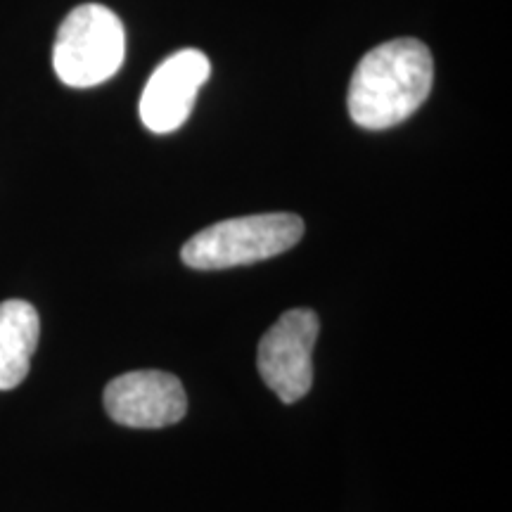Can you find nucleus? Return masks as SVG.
I'll return each instance as SVG.
<instances>
[{
    "instance_id": "f257e3e1",
    "label": "nucleus",
    "mask_w": 512,
    "mask_h": 512,
    "mask_svg": "<svg viewBox=\"0 0 512 512\" xmlns=\"http://www.w3.org/2000/svg\"><path fill=\"white\" fill-rule=\"evenodd\" d=\"M432 53L418 38H394L363 55L349 83V114L368 131L406 121L432 91Z\"/></svg>"
},
{
    "instance_id": "f03ea898",
    "label": "nucleus",
    "mask_w": 512,
    "mask_h": 512,
    "mask_svg": "<svg viewBox=\"0 0 512 512\" xmlns=\"http://www.w3.org/2000/svg\"><path fill=\"white\" fill-rule=\"evenodd\" d=\"M304 221L294 214H254L200 230L185 242L181 259L197 271H223L273 259L297 245Z\"/></svg>"
},
{
    "instance_id": "7ed1b4c3",
    "label": "nucleus",
    "mask_w": 512,
    "mask_h": 512,
    "mask_svg": "<svg viewBox=\"0 0 512 512\" xmlns=\"http://www.w3.org/2000/svg\"><path fill=\"white\" fill-rule=\"evenodd\" d=\"M126 31L110 8L79 5L64 17L53 48V67L62 83L91 88L112 79L124 64Z\"/></svg>"
},
{
    "instance_id": "20e7f679",
    "label": "nucleus",
    "mask_w": 512,
    "mask_h": 512,
    "mask_svg": "<svg viewBox=\"0 0 512 512\" xmlns=\"http://www.w3.org/2000/svg\"><path fill=\"white\" fill-rule=\"evenodd\" d=\"M318 330V316L311 309H290L261 337L256 366L266 387L283 403L309 394Z\"/></svg>"
},
{
    "instance_id": "39448f33",
    "label": "nucleus",
    "mask_w": 512,
    "mask_h": 512,
    "mask_svg": "<svg viewBox=\"0 0 512 512\" xmlns=\"http://www.w3.org/2000/svg\"><path fill=\"white\" fill-rule=\"evenodd\" d=\"M102 401L114 422L133 430L176 425L188 413V396L181 380L162 370H136L114 377L105 387Z\"/></svg>"
},
{
    "instance_id": "423d86ee",
    "label": "nucleus",
    "mask_w": 512,
    "mask_h": 512,
    "mask_svg": "<svg viewBox=\"0 0 512 512\" xmlns=\"http://www.w3.org/2000/svg\"><path fill=\"white\" fill-rule=\"evenodd\" d=\"M211 64L200 50H181L159 64L140 95V119L152 133H171L188 121Z\"/></svg>"
},
{
    "instance_id": "0eeeda50",
    "label": "nucleus",
    "mask_w": 512,
    "mask_h": 512,
    "mask_svg": "<svg viewBox=\"0 0 512 512\" xmlns=\"http://www.w3.org/2000/svg\"><path fill=\"white\" fill-rule=\"evenodd\" d=\"M38 337L41 318L34 306L22 299L0 304V392L19 387L29 375Z\"/></svg>"
}]
</instances>
